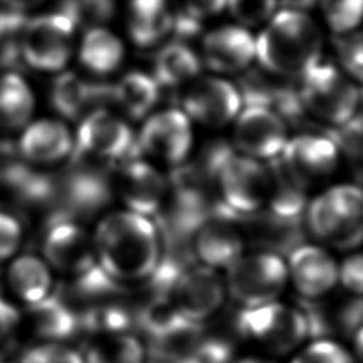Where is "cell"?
<instances>
[{
	"label": "cell",
	"mask_w": 363,
	"mask_h": 363,
	"mask_svg": "<svg viewBox=\"0 0 363 363\" xmlns=\"http://www.w3.org/2000/svg\"><path fill=\"white\" fill-rule=\"evenodd\" d=\"M92 241L98 265L122 286L149 281L164 255L159 225L125 208L102 216Z\"/></svg>",
	"instance_id": "1"
},
{
	"label": "cell",
	"mask_w": 363,
	"mask_h": 363,
	"mask_svg": "<svg viewBox=\"0 0 363 363\" xmlns=\"http://www.w3.org/2000/svg\"><path fill=\"white\" fill-rule=\"evenodd\" d=\"M322 33L301 10L277 11L255 38V60L271 74L302 77L322 60Z\"/></svg>",
	"instance_id": "2"
},
{
	"label": "cell",
	"mask_w": 363,
	"mask_h": 363,
	"mask_svg": "<svg viewBox=\"0 0 363 363\" xmlns=\"http://www.w3.org/2000/svg\"><path fill=\"white\" fill-rule=\"evenodd\" d=\"M207 170L216 182L221 206L235 216H251L267 207L269 172L267 164L216 146L207 160Z\"/></svg>",
	"instance_id": "3"
},
{
	"label": "cell",
	"mask_w": 363,
	"mask_h": 363,
	"mask_svg": "<svg viewBox=\"0 0 363 363\" xmlns=\"http://www.w3.org/2000/svg\"><path fill=\"white\" fill-rule=\"evenodd\" d=\"M306 225L320 242L350 251L363 242V189L335 184L325 189L305 210Z\"/></svg>",
	"instance_id": "4"
},
{
	"label": "cell",
	"mask_w": 363,
	"mask_h": 363,
	"mask_svg": "<svg viewBox=\"0 0 363 363\" xmlns=\"http://www.w3.org/2000/svg\"><path fill=\"white\" fill-rule=\"evenodd\" d=\"M298 96L305 112L332 126L350 123L362 105L356 82L339 67L322 60L301 77Z\"/></svg>",
	"instance_id": "5"
},
{
	"label": "cell",
	"mask_w": 363,
	"mask_h": 363,
	"mask_svg": "<svg viewBox=\"0 0 363 363\" xmlns=\"http://www.w3.org/2000/svg\"><path fill=\"white\" fill-rule=\"evenodd\" d=\"M235 328L238 335L272 354L292 352L311 335L305 312L278 301L242 308L235 318Z\"/></svg>",
	"instance_id": "6"
},
{
	"label": "cell",
	"mask_w": 363,
	"mask_h": 363,
	"mask_svg": "<svg viewBox=\"0 0 363 363\" xmlns=\"http://www.w3.org/2000/svg\"><path fill=\"white\" fill-rule=\"evenodd\" d=\"M75 45V23L64 13H47L26 21L20 57L38 72L58 74L68 65Z\"/></svg>",
	"instance_id": "7"
},
{
	"label": "cell",
	"mask_w": 363,
	"mask_h": 363,
	"mask_svg": "<svg viewBox=\"0 0 363 363\" xmlns=\"http://www.w3.org/2000/svg\"><path fill=\"white\" fill-rule=\"evenodd\" d=\"M225 271V289L242 308L277 301L289 279L286 262L269 251L242 255Z\"/></svg>",
	"instance_id": "8"
},
{
	"label": "cell",
	"mask_w": 363,
	"mask_h": 363,
	"mask_svg": "<svg viewBox=\"0 0 363 363\" xmlns=\"http://www.w3.org/2000/svg\"><path fill=\"white\" fill-rule=\"evenodd\" d=\"M193 122L180 108L152 112L135 136L142 156L153 163L180 166L193 147Z\"/></svg>",
	"instance_id": "9"
},
{
	"label": "cell",
	"mask_w": 363,
	"mask_h": 363,
	"mask_svg": "<svg viewBox=\"0 0 363 363\" xmlns=\"http://www.w3.org/2000/svg\"><path fill=\"white\" fill-rule=\"evenodd\" d=\"M133 146L135 135L129 123L105 108H96L82 116L74 135V153L82 159L116 162L122 160Z\"/></svg>",
	"instance_id": "10"
},
{
	"label": "cell",
	"mask_w": 363,
	"mask_h": 363,
	"mask_svg": "<svg viewBox=\"0 0 363 363\" xmlns=\"http://www.w3.org/2000/svg\"><path fill=\"white\" fill-rule=\"evenodd\" d=\"M180 109L191 122L220 129L234 122L242 109V95L237 85L218 75L197 77L186 85Z\"/></svg>",
	"instance_id": "11"
},
{
	"label": "cell",
	"mask_w": 363,
	"mask_h": 363,
	"mask_svg": "<svg viewBox=\"0 0 363 363\" xmlns=\"http://www.w3.org/2000/svg\"><path fill=\"white\" fill-rule=\"evenodd\" d=\"M235 214L221 204L199 223L190 235V248L200 265L216 271L228 269L244 255V234Z\"/></svg>",
	"instance_id": "12"
},
{
	"label": "cell",
	"mask_w": 363,
	"mask_h": 363,
	"mask_svg": "<svg viewBox=\"0 0 363 363\" xmlns=\"http://www.w3.org/2000/svg\"><path fill=\"white\" fill-rule=\"evenodd\" d=\"M52 271L69 279L82 275L98 262L92 233L71 217L54 216L44 233L43 255Z\"/></svg>",
	"instance_id": "13"
},
{
	"label": "cell",
	"mask_w": 363,
	"mask_h": 363,
	"mask_svg": "<svg viewBox=\"0 0 363 363\" xmlns=\"http://www.w3.org/2000/svg\"><path fill=\"white\" fill-rule=\"evenodd\" d=\"M288 139L285 119L269 106L250 104L233 122L235 152L259 162L278 157Z\"/></svg>",
	"instance_id": "14"
},
{
	"label": "cell",
	"mask_w": 363,
	"mask_h": 363,
	"mask_svg": "<svg viewBox=\"0 0 363 363\" xmlns=\"http://www.w3.org/2000/svg\"><path fill=\"white\" fill-rule=\"evenodd\" d=\"M225 294V282L220 272L199 264L184 267L167 295L187 320L201 325L220 311Z\"/></svg>",
	"instance_id": "15"
},
{
	"label": "cell",
	"mask_w": 363,
	"mask_h": 363,
	"mask_svg": "<svg viewBox=\"0 0 363 363\" xmlns=\"http://www.w3.org/2000/svg\"><path fill=\"white\" fill-rule=\"evenodd\" d=\"M115 190L125 210L152 218L164 207L170 183L157 164L145 157H133L121 164Z\"/></svg>",
	"instance_id": "16"
},
{
	"label": "cell",
	"mask_w": 363,
	"mask_h": 363,
	"mask_svg": "<svg viewBox=\"0 0 363 363\" xmlns=\"http://www.w3.org/2000/svg\"><path fill=\"white\" fill-rule=\"evenodd\" d=\"M278 157L306 190L329 180L340 163L337 143L316 133H301L289 138Z\"/></svg>",
	"instance_id": "17"
},
{
	"label": "cell",
	"mask_w": 363,
	"mask_h": 363,
	"mask_svg": "<svg viewBox=\"0 0 363 363\" xmlns=\"http://www.w3.org/2000/svg\"><path fill=\"white\" fill-rule=\"evenodd\" d=\"M17 152L31 166L57 164L74 153V135L61 119H31L21 129Z\"/></svg>",
	"instance_id": "18"
},
{
	"label": "cell",
	"mask_w": 363,
	"mask_h": 363,
	"mask_svg": "<svg viewBox=\"0 0 363 363\" xmlns=\"http://www.w3.org/2000/svg\"><path fill=\"white\" fill-rule=\"evenodd\" d=\"M288 278L302 298L319 299L339 282V264L322 247L296 245L286 262Z\"/></svg>",
	"instance_id": "19"
},
{
	"label": "cell",
	"mask_w": 363,
	"mask_h": 363,
	"mask_svg": "<svg viewBox=\"0 0 363 363\" xmlns=\"http://www.w3.org/2000/svg\"><path fill=\"white\" fill-rule=\"evenodd\" d=\"M203 62L217 74L245 71L255 60V38L241 26H221L201 40Z\"/></svg>",
	"instance_id": "20"
},
{
	"label": "cell",
	"mask_w": 363,
	"mask_h": 363,
	"mask_svg": "<svg viewBox=\"0 0 363 363\" xmlns=\"http://www.w3.org/2000/svg\"><path fill=\"white\" fill-rule=\"evenodd\" d=\"M3 282L11 296L27 308L54 294V271L43 257L30 252L9 261Z\"/></svg>",
	"instance_id": "21"
},
{
	"label": "cell",
	"mask_w": 363,
	"mask_h": 363,
	"mask_svg": "<svg viewBox=\"0 0 363 363\" xmlns=\"http://www.w3.org/2000/svg\"><path fill=\"white\" fill-rule=\"evenodd\" d=\"M111 101V86L91 84L72 71H61L55 77L50 91L52 108L65 119H81L89 106H98L99 101Z\"/></svg>",
	"instance_id": "22"
},
{
	"label": "cell",
	"mask_w": 363,
	"mask_h": 363,
	"mask_svg": "<svg viewBox=\"0 0 363 363\" xmlns=\"http://www.w3.org/2000/svg\"><path fill=\"white\" fill-rule=\"evenodd\" d=\"M21 323H26L41 342L62 343L79 333V313L55 294L28 306L26 316H21Z\"/></svg>",
	"instance_id": "23"
},
{
	"label": "cell",
	"mask_w": 363,
	"mask_h": 363,
	"mask_svg": "<svg viewBox=\"0 0 363 363\" xmlns=\"http://www.w3.org/2000/svg\"><path fill=\"white\" fill-rule=\"evenodd\" d=\"M173 27L167 0H128V31L140 48L159 44Z\"/></svg>",
	"instance_id": "24"
},
{
	"label": "cell",
	"mask_w": 363,
	"mask_h": 363,
	"mask_svg": "<svg viewBox=\"0 0 363 363\" xmlns=\"http://www.w3.org/2000/svg\"><path fill=\"white\" fill-rule=\"evenodd\" d=\"M160 96V85L152 74L129 71L111 86V101L132 119H145L152 113Z\"/></svg>",
	"instance_id": "25"
},
{
	"label": "cell",
	"mask_w": 363,
	"mask_h": 363,
	"mask_svg": "<svg viewBox=\"0 0 363 363\" xmlns=\"http://www.w3.org/2000/svg\"><path fill=\"white\" fill-rule=\"evenodd\" d=\"M123 57L122 40L104 26L89 27L78 45L81 65L95 75L112 74L121 67Z\"/></svg>",
	"instance_id": "26"
},
{
	"label": "cell",
	"mask_w": 363,
	"mask_h": 363,
	"mask_svg": "<svg viewBox=\"0 0 363 363\" xmlns=\"http://www.w3.org/2000/svg\"><path fill=\"white\" fill-rule=\"evenodd\" d=\"M35 96L26 78L14 71L0 72V128L23 129L34 115Z\"/></svg>",
	"instance_id": "27"
},
{
	"label": "cell",
	"mask_w": 363,
	"mask_h": 363,
	"mask_svg": "<svg viewBox=\"0 0 363 363\" xmlns=\"http://www.w3.org/2000/svg\"><path fill=\"white\" fill-rule=\"evenodd\" d=\"M200 57L184 43L173 41L157 51L152 75L160 88H176L200 77Z\"/></svg>",
	"instance_id": "28"
},
{
	"label": "cell",
	"mask_w": 363,
	"mask_h": 363,
	"mask_svg": "<svg viewBox=\"0 0 363 363\" xmlns=\"http://www.w3.org/2000/svg\"><path fill=\"white\" fill-rule=\"evenodd\" d=\"M269 172V197L267 207L271 214L296 221L305 213L306 201V189H303L292 174L285 169L279 157H275L267 164Z\"/></svg>",
	"instance_id": "29"
},
{
	"label": "cell",
	"mask_w": 363,
	"mask_h": 363,
	"mask_svg": "<svg viewBox=\"0 0 363 363\" xmlns=\"http://www.w3.org/2000/svg\"><path fill=\"white\" fill-rule=\"evenodd\" d=\"M82 357L84 363H146L145 346L130 332L91 339Z\"/></svg>",
	"instance_id": "30"
},
{
	"label": "cell",
	"mask_w": 363,
	"mask_h": 363,
	"mask_svg": "<svg viewBox=\"0 0 363 363\" xmlns=\"http://www.w3.org/2000/svg\"><path fill=\"white\" fill-rule=\"evenodd\" d=\"M133 320V315L126 308L108 299L92 303L79 313V332H85L91 339L129 332Z\"/></svg>",
	"instance_id": "31"
},
{
	"label": "cell",
	"mask_w": 363,
	"mask_h": 363,
	"mask_svg": "<svg viewBox=\"0 0 363 363\" xmlns=\"http://www.w3.org/2000/svg\"><path fill=\"white\" fill-rule=\"evenodd\" d=\"M62 186L64 200L68 208L75 211L94 210L99 207L108 196V190L98 173L74 172Z\"/></svg>",
	"instance_id": "32"
},
{
	"label": "cell",
	"mask_w": 363,
	"mask_h": 363,
	"mask_svg": "<svg viewBox=\"0 0 363 363\" xmlns=\"http://www.w3.org/2000/svg\"><path fill=\"white\" fill-rule=\"evenodd\" d=\"M323 21L336 35L357 30L363 23V0H318Z\"/></svg>",
	"instance_id": "33"
},
{
	"label": "cell",
	"mask_w": 363,
	"mask_h": 363,
	"mask_svg": "<svg viewBox=\"0 0 363 363\" xmlns=\"http://www.w3.org/2000/svg\"><path fill=\"white\" fill-rule=\"evenodd\" d=\"M335 50L340 69L354 82L363 84V33H349L336 35Z\"/></svg>",
	"instance_id": "34"
},
{
	"label": "cell",
	"mask_w": 363,
	"mask_h": 363,
	"mask_svg": "<svg viewBox=\"0 0 363 363\" xmlns=\"http://www.w3.org/2000/svg\"><path fill=\"white\" fill-rule=\"evenodd\" d=\"M278 4V0H227L233 18L245 28L267 24L277 13Z\"/></svg>",
	"instance_id": "35"
},
{
	"label": "cell",
	"mask_w": 363,
	"mask_h": 363,
	"mask_svg": "<svg viewBox=\"0 0 363 363\" xmlns=\"http://www.w3.org/2000/svg\"><path fill=\"white\" fill-rule=\"evenodd\" d=\"M64 11L75 26L78 23H88L92 26H102L101 23L112 17L113 0H65Z\"/></svg>",
	"instance_id": "36"
},
{
	"label": "cell",
	"mask_w": 363,
	"mask_h": 363,
	"mask_svg": "<svg viewBox=\"0 0 363 363\" xmlns=\"http://www.w3.org/2000/svg\"><path fill=\"white\" fill-rule=\"evenodd\" d=\"M17 363H84V357L64 343L41 342L28 347Z\"/></svg>",
	"instance_id": "37"
},
{
	"label": "cell",
	"mask_w": 363,
	"mask_h": 363,
	"mask_svg": "<svg viewBox=\"0 0 363 363\" xmlns=\"http://www.w3.org/2000/svg\"><path fill=\"white\" fill-rule=\"evenodd\" d=\"M291 363H354L350 353L330 339H318L301 350Z\"/></svg>",
	"instance_id": "38"
},
{
	"label": "cell",
	"mask_w": 363,
	"mask_h": 363,
	"mask_svg": "<svg viewBox=\"0 0 363 363\" xmlns=\"http://www.w3.org/2000/svg\"><path fill=\"white\" fill-rule=\"evenodd\" d=\"M21 221L6 208H0V262L17 255L23 241Z\"/></svg>",
	"instance_id": "39"
},
{
	"label": "cell",
	"mask_w": 363,
	"mask_h": 363,
	"mask_svg": "<svg viewBox=\"0 0 363 363\" xmlns=\"http://www.w3.org/2000/svg\"><path fill=\"white\" fill-rule=\"evenodd\" d=\"M20 326L21 315L18 309L0 295V362L11 350Z\"/></svg>",
	"instance_id": "40"
},
{
	"label": "cell",
	"mask_w": 363,
	"mask_h": 363,
	"mask_svg": "<svg viewBox=\"0 0 363 363\" xmlns=\"http://www.w3.org/2000/svg\"><path fill=\"white\" fill-rule=\"evenodd\" d=\"M347 292L363 298V252L349 254L339 264V282Z\"/></svg>",
	"instance_id": "41"
},
{
	"label": "cell",
	"mask_w": 363,
	"mask_h": 363,
	"mask_svg": "<svg viewBox=\"0 0 363 363\" xmlns=\"http://www.w3.org/2000/svg\"><path fill=\"white\" fill-rule=\"evenodd\" d=\"M182 13L200 23L227 9V0H182Z\"/></svg>",
	"instance_id": "42"
},
{
	"label": "cell",
	"mask_w": 363,
	"mask_h": 363,
	"mask_svg": "<svg viewBox=\"0 0 363 363\" xmlns=\"http://www.w3.org/2000/svg\"><path fill=\"white\" fill-rule=\"evenodd\" d=\"M45 0H0V3L6 4L7 7H10L14 11H26V10H31L37 6H40L41 3H44Z\"/></svg>",
	"instance_id": "43"
},
{
	"label": "cell",
	"mask_w": 363,
	"mask_h": 363,
	"mask_svg": "<svg viewBox=\"0 0 363 363\" xmlns=\"http://www.w3.org/2000/svg\"><path fill=\"white\" fill-rule=\"evenodd\" d=\"M352 337H353V347H354L356 357L363 363V323L356 329Z\"/></svg>",
	"instance_id": "44"
},
{
	"label": "cell",
	"mask_w": 363,
	"mask_h": 363,
	"mask_svg": "<svg viewBox=\"0 0 363 363\" xmlns=\"http://www.w3.org/2000/svg\"><path fill=\"white\" fill-rule=\"evenodd\" d=\"M235 363H274L271 360L267 359H261V357H245V359H240Z\"/></svg>",
	"instance_id": "45"
},
{
	"label": "cell",
	"mask_w": 363,
	"mask_h": 363,
	"mask_svg": "<svg viewBox=\"0 0 363 363\" xmlns=\"http://www.w3.org/2000/svg\"><path fill=\"white\" fill-rule=\"evenodd\" d=\"M0 363H7V362H6V360H3V362H0Z\"/></svg>",
	"instance_id": "46"
}]
</instances>
